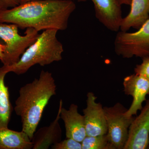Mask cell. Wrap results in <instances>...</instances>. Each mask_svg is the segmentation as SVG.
Wrapping results in <instances>:
<instances>
[{
    "instance_id": "obj_1",
    "label": "cell",
    "mask_w": 149,
    "mask_h": 149,
    "mask_svg": "<svg viewBox=\"0 0 149 149\" xmlns=\"http://www.w3.org/2000/svg\"><path fill=\"white\" fill-rule=\"evenodd\" d=\"M76 5L71 0H34L8 9H0V23H11L22 29L37 31L65 30Z\"/></svg>"
},
{
    "instance_id": "obj_2",
    "label": "cell",
    "mask_w": 149,
    "mask_h": 149,
    "mask_svg": "<svg viewBox=\"0 0 149 149\" xmlns=\"http://www.w3.org/2000/svg\"><path fill=\"white\" fill-rule=\"evenodd\" d=\"M57 87L51 72L42 70L39 77L22 87L15 102L14 110L21 118L22 131L32 140L44 110Z\"/></svg>"
},
{
    "instance_id": "obj_3",
    "label": "cell",
    "mask_w": 149,
    "mask_h": 149,
    "mask_svg": "<svg viewBox=\"0 0 149 149\" xmlns=\"http://www.w3.org/2000/svg\"><path fill=\"white\" fill-rule=\"evenodd\" d=\"M58 31L56 29L44 30L25 51L17 63L7 66L9 72L20 75L26 73L35 65L43 66L61 61L64 49L57 38Z\"/></svg>"
},
{
    "instance_id": "obj_4",
    "label": "cell",
    "mask_w": 149,
    "mask_h": 149,
    "mask_svg": "<svg viewBox=\"0 0 149 149\" xmlns=\"http://www.w3.org/2000/svg\"><path fill=\"white\" fill-rule=\"evenodd\" d=\"M18 29L15 24L0 23V38L6 44V49L1 60L4 65L10 66L17 63L40 35L36 29L27 28L25 35L21 36Z\"/></svg>"
},
{
    "instance_id": "obj_5",
    "label": "cell",
    "mask_w": 149,
    "mask_h": 149,
    "mask_svg": "<svg viewBox=\"0 0 149 149\" xmlns=\"http://www.w3.org/2000/svg\"><path fill=\"white\" fill-rule=\"evenodd\" d=\"M114 50L123 58L149 57V19L136 32H118L114 40Z\"/></svg>"
},
{
    "instance_id": "obj_6",
    "label": "cell",
    "mask_w": 149,
    "mask_h": 149,
    "mask_svg": "<svg viewBox=\"0 0 149 149\" xmlns=\"http://www.w3.org/2000/svg\"><path fill=\"white\" fill-rule=\"evenodd\" d=\"M106 119L107 135L115 149H124L128 141L129 129L135 117L125 114L127 109L118 102L111 107H104Z\"/></svg>"
},
{
    "instance_id": "obj_7",
    "label": "cell",
    "mask_w": 149,
    "mask_h": 149,
    "mask_svg": "<svg viewBox=\"0 0 149 149\" xmlns=\"http://www.w3.org/2000/svg\"><path fill=\"white\" fill-rule=\"evenodd\" d=\"M97 99L93 92L87 94L86 107L83 110L87 136L105 135L107 132L104 107Z\"/></svg>"
},
{
    "instance_id": "obj_8",
    "label": "cell",
    "mask_w": 149,
    "mask_h": 149,
    "mask_svg": "<svg viewBox=\"0 0 149 149\" xmlns=\"http://www.w3.org/2000/svg\"><path fill=\"white\" fill-rule=\"evenodd\" d=\"M135 118L129 129L128 141L124 149H148L149 141V99Z\"/></svg>"
},
{
    "instance_id": "obj_9",
    "label": "cell",
    "mask_w": 149,
    "mask_h": 149,
    "mask_svg": "<svg viewBox=\"0 0 149 149\" xmlns=\"http://www.w3.org/2000/svg\"><path fill=\"white\" fill-rule=\"evenodd\" d=\"M123 86L125 95L133 97L131 106L125 114L128 116H134L142 109L143 103L146 101V96L149 95V81L135 73L124 78Z\"/></svg>"
},
{
    "instance_id": "obj_10",
    "label": "cell",
    "mask_w": 149,
    "mask_h": 149,
    "mask_svg": "<svg viewBox=\"0 0 149 149\" xmlns=\"http://www.w3.org/2000/svg\"><path fill=\"white\" fill-rule=\"evenodd\" d=\"M94 4L96 18L113 32L120 29L123 19L121 5L116 0H91Z\"/></svg>"
},
{
    "instance_id": "obj_11",
    "label": "cell",
    "mask_w": 149,
    "mask_h": 149,
    "mask_svg": "<svg viewBox=\"0 0 149 149\" xmlns=\"http://www.w3.org/2000/svg\"><path fill=\"white\" fill-rule=\"evenodd\" d=\"M60 117L64 122L66 138L81 143L87 134L84 116L78 112L77 105L71 104L68 109L62 106Z\"/></svg>"
},
{
    "instance_id": "obj_12",
    "label": "cell",
    "mask_w": 149,
    "mask_h": 149,
    "mask_svg": "<svg viewBox=\"0 0 149 149\" xmlns=\"http://www.w3.org/2000/svg\"><path fill=\"white\" fill-rule=\"evenodd\" d=\"M63 102L61 100L55 119L48 126L42 127L35 131L32 141L33 149H48L54 144L61 141L62 130L59 123L61 109Z\"/></svg>"
},
{
    "instance_id": "obj_13",
    "label": "cell",
    "mask_w": 149,
    "mask_h": 149,
    "mask_svg": "<svg viewBox=\"0 0 149 149\" xmlns=\"http://www.w3.org/2000/svg\"><path fill=\"white\" fill-rule=\"evenodd\" d=\"M131 9L123 18L120 31L127 32L131 28L139 29L149 19V0H132Z\"/></svg>"
},
{
    "instance_id": "obj_14",
    "label": "cell",
    "mask_w": 149,
    "mask_h": 149,
    "mask_svg": "<svg viewBox=\"0 0 149 149\" xmlns=\"http://www.w3.org/2000/svg\"><path fill=\"white\" fill-rule=\"evenodd\" d=\"M33 146L24 131L10 130L8 127L0 128V149H31Z\"/></svg>"
},
{
    "instance_id": "obj_15",
    "label": "cell",
    "mask_w": 149,
    "mask_h": 149,
    "mask_svg": "<svg viewBox=\"0 0 149 149\" xmlns=\"http://www.w3.org/2000/svg\"><path fill=\"white\" fill-rule=\"evenodd\" d=\"M8 72V66L0 67V128L8 127L13 111L8 88L5 83V77Z\"/></svg>"
},
{
    "instance_id": "obj_16",
    "label": "cell",
    "mask_w": 149,
    "mask_h": 149,
    "mask_svg": "<svg viewBox=\"0 0 149 149\" xmlns=\"http://www.w3.org/2000/svg\"><path fill=\"white\" fill-rule=\"evenodd\" d=\"M81 144L82 149H115L109 142L107 134L95 136H86Z\"/></svg>"
},
{
    "instance_id": "obj_17",
    "label": "cell",
    "mask_w": 149,
    "mask_h": 149,
    "mask_svg": "<svg viewBox=\"0 0 149 149\" xmlns=\"http://www.w3.org/2000/svg\"><path fill=\"white\" fill-rule=\"evenodd\" d=\"M52 149H82L80 142L71 138H66L54 144L51 147Z\"/></svg>"
},
{
    "instance_id": "obj_18",
    "label": "cell",
    "mask_w": 149,
    "mask_h": 149,
    "mask_svg": "<svg viewBox=\"0 0 149 149\" xmlns=\"http://www.w3.org/2000/svg\"><path fill=\"white\" fill-rule=\"evenodd\" d=\"M141 64L137 65L135 69V73L146 78L149 81V56L142 58Z\"/></svg>"
},
{
    "instance_id": "obj_19",
    "label": "cell",
    "mask_w": 149,
    "mask_h": 149,
    "mask_svg": "<svg viewBox=\"0 0 149 149\" xmlns=\"http://www.w3.org/2000/svg\"><path fill=\"white\" fill-rule=\"evenodd\" d=\"M8 8H13L20 4V0H1Z\"/></svg>"
},
{
    "instance_id": "obj_20",
    "label": "cell",
    "mask_w": 149,
    "mask_h": 149,
    "mask_svg": "<svg viewBox=\"0 0 149 149\" xmlns=\"http://www.w3.org/2000/svg\"><path fill=\"white\" fill-rule=\"evenodd\" d=\"M116 1L120 5H126L130 6L132 0H116Z\"/></svg>"
},
{
    "instance_id": "obj_21",
    "label": "cell",
    "mask_w": 149,
    "mask_h": 149,
    "mask_svg": "<svg viewBox=\"0 0 149 149\" xmlns=\"http://www.w3.org/2000/svg\"><path fill=\"white\" fill-rule=\"evenodd\" d=\"M6 49L5 45H2L0 43V60L2 58L4 52Z\"/></svg>"
},
{
    "instance_id": "obj_22",
    "label": "cell",
    "mask_w": 149,
    "mask_h": 149,
    "mask_svg": "<svg viewBox=\"0 0 149 149\" xmlns=\"http://www.w3.org/2000/svg\"><path fill=\"white\" fill-rule=\"evenodd\" d=\"M34 1V0H20V4L23 3L27 2L29 1ZM71 1H77L78 2H86L88 0H71Z\"/></svg>"
},
{
    "instance_id": "obj_23",
    "label": "cell",
    "mask_w": 149,
    "mask_h": 149,
    "mask_svg": "<svg viewBox=\"0 0 149 149\" xmlns=\"http://www.w3.org/2000/svg\"><path fill=\"white\" fill-rule=\"evenodd\" d=\"M8 8L7 7V6L2 1L0 0V9H1Z\"/></svg>"
},
{
    "instance_id": "obj_24",
    "label": "cell",
    "mask_w": 149,
    "mask_h": 149,
    "mask_svg": "<svg viewBox=\"0 0 149 149\" xmlns=\"http://www.w3.org/2000/svg\"><path fill=\"white\" fill-rule=\"evenodd\" d=\"M149 148V144H148V149Z\"/></svg>"
}]
</instances>
